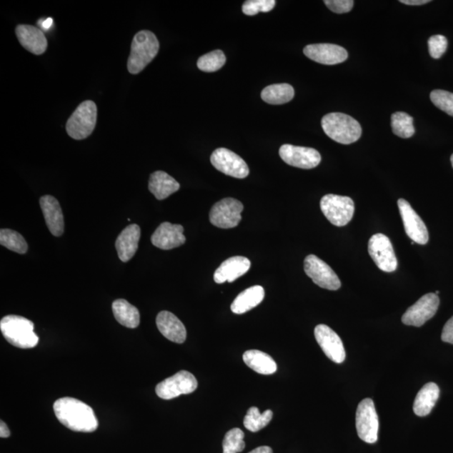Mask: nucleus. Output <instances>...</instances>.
Returning <instances> with one entry per match:
<instances>
[{"label":"nucleus","mask_w":453,"mask_h":453,"mask_svg":"<svg viewBox=\"0 0 453 453\" xmlns=\"http://www.w3.org/2000/svg\"><path fill=\"white\" fill-rule=\"evenodd\" d=\"M368 249L370 257L382 272L392 273L397 271V259L393 245L387 235H373L369 241Z\"/></svg>","instance_id":"10"},{"label":"nucleus","mask_w":453,"mask_h":453,"mask_svg":"<svg viewBox=\"0 0 453 453\" xmlns=\"http://www.w3.org/2000/svg\"><path fill=\"white\" fill-rule=\"evenodd\" d=\"M398 206L408 237L418 244H427L429 240L428 230L420 216L404 199L398 200Z\"/></svg>","instance_id":"14"},{"label":"nucleus","mask_w":453,"mask_h":453,"mask_svg":"<svg viewBox=\"0 0 453 453\" xmlns=\"http://www.w3.org/2000/svg\"><path fill=\"white\" fill-rule=\"evenodd\" d=\"M184 229L180 224H172L165 221L158 226L151 236L154 247L169 250L181 247L186 242Z\"/></svg>","instance_id":"18"},{"label":"nucleus","mask_w":453,"mask_h":453,"mask_svg":"<svg viewBox=\"0 0 453 453\" xmlns=\"http://www.w3.org/2000/svg\"><path fill=\"white\" fill-rule=\"evenodd\" d=\"M245 364L260 374H272L277 372V365L269 354L259 350H249L243 355Z\"/></svg>","instance_id":"27"},{"label":"nucleus","mask_w":453,"mask_h":453,"mask_svg":"<svg viewBox=\"0 0 453 453\" xmlns=\"http://www.w3.org/2000/svg\"><path fill=\"white\" fill-rule=\"evenodd\" d=\"M9 436H11V432H9V427L6 423L1 421V423H0V437L6 438Z\"/></svg>","instance_id":"41"},{"label":"nucleus","mask_w":453,"mask_h":453,"mask_svg":"<svg viewBox=\"0 0 453 453\" xmlns=\"http://www.w3.org/2000/svg\"><path fill=\"white\" fill-rule=\"evenodd\" d=\"M40 205L50 232L60 237L64 232V218L59 201L54 196L46 195L41 197Z\"/></svg>","instance_id":"19"},{"label":"nucleus","mask_w":453,"mask_h":453,"mask_svg":"<svg viewBox=\"0 0 453 453\" xmlns=\"http://www.w3.org/2000/svg\"><path fill=\"white\" fill-rule=\"evenodd\" d=\"M322 127L332 141L343 144L358 141L362 136V128L357 120L348 114L331 113L322 119Z\"/></svg>","instance_id":"4"},{"label":"nucleus","mask_w":453,"mask_h":453,"mask_svg":"<svg viewBox=\"0 0 453 453\" xmlns=\"http://www.w3.org/2000/svg\"><path fill=\"white\" fill-rule=\"evenodd\" d=\"M179 189V183L165 171H157L149 177V190L158 200L166 199Z\"/></svg>","instance_id":"24"},{"label":"nucleus","mask_w":453,"mask_h":453,"mask_svg":"<svg viewBox=\"0 0 453 453\" xmlns=\"http://www.w3.org/2000/svg\"><path fill=\"white\" fill-rule=\"evenodd\" d=\"M264 298V290L262 287L254 286L247 289L241 292L235 298L231 311L235 314H244V313L252 310L262 302Z\"/></svg>","instance_id":"26"},{"label":"nucleus","mask_w":453,"mask_h":453,"mask_svg":"<svg viewBox=\"0 0 453 453\" xmlns=\"http://www.w3.org/2000/svg\"><path fill=\"white\" fill-rule=\"evenodd\" d=\"M244 210L242 202L237 199H224L215 204L210 211L211 224L220 229H233L237 226Z\"/></svg>","instance_id":"8"},{"label":"nucleus","mask_w":453,"mask_h":453,"mask_svg":"<svg viewBox=\"0 0 453 453\" xmlns=\"http://www.w3.org/2000/svg\"><path fill=\"white\" fill-rule=\"evenodd\" d=\"M430 98L438 109L453 117V94L445 90H433Z\"/></svg>","instance_id":"35"},{"label":"nucleus","mask_w":453,"mask_h":453,"mask_svg":"<svg viewBox=\"0 0 453 453\" xmlns=\"http://www.w3.org/2000/svg\"><path fill=\"white\" fill-rule=\"evenodd\" d=\"M451 162H452V167H453V154H452V155L451 156Z\"/></svg>","instance_id":"44"},{"label":"nucleus","mask_w":453,"mask_h":453,"mask_svg":"<svg viewBox=\"0 0 453 453\" xmlns=\"http://www.w3.org/2000/svg\"><path fill=\"white\" fill-rule=\"evenodd\" d=\"M279 156L288 165L301 169H312L319 165L322 157L315 149L283 144Z\"/></svg>","instance_id":"15"},{"label":"nucleus","mask_w":453,"mask_h":453,"mask_svg":"<svg viewBox=\"0 0 453 453\" xmlns=\"http://www.w3.org/2000/svg\"><path fill=\"white\" fill-rule=\"evenodd\" d=\"M16 34L21 46L35 55H41L47 49V40L44 33L36 26L19 25Z\"/></svg>","instance_id":"20"},{"label":"nucleus","mask_w":453,"mask_h":453,"mask_svg":"<svg viewBox=\"0 0 453 453\" xmlns=\"http://www.w3.org/2000/svg\"><path fill=\"white\" fill-rule=\"evenodd\" d=\"M307 277L318 287L327 290L337 291L341 287V282L337 274L324 260L314 254L308 255L304 262Z\"/></svg>","instance_id":"11"},{"label":"nucleus","mask_w":453,"mask_h":453,"mask_svg":"<svg viewBox=\"0 0 453 453\" xmlns=\"http://www.w3.org/2000/svg\"><path fill=\"white\" fill-rule=\"evenodd\" d=\"M272 418L273 412L271 409L262 414L257 407H252L244 417V425L249 431L257 432L268 426Z\"/></svg>","instance_id":"30"},{"label":"nucleus","mask_w":453,"mask_h":453,"mask_svg":"<svg viewBox=\"0 0 453 453\" xmlns=\"http://www.w3.org/2000/svg\"><path fill=\"white\" fill-rule=\"evenodd\" d=\"M308 59L324 65H337L348 59V51L334 44H312L304 48Z\"/></svg>","instance_id":"17"},{"label":"nucleus","mask_w":453,"mask_h":453,"mask_svg":"<svg viewBox=\"0 0 453 453\" xmlns=\"http://www.w3.org/2000/svg\"><path fill=\"white\" fill-rule=\"evenodd\" d=\"M249 453H273V450L269 447L264 446L255 448V449Z\"/></svg>","instance_id":"42"},{"label":"nucleus","mask_w":453,"mask_h":453,"mask_svg":"<svg viewBox=\"0 0 453 453\" xmlns=\"http://www.w3.org/2000/svg\"><path fill=\"white\" fill-rule=\"evenodd\" d=\"M442 340L445 343L453 344V317L447 322L443 327Z\"/></svg>","instance_id":"39"},{"label":"nucleus","mask_w":453,"mask_h":453,"mask_svg":"<svg viewBox=\"0 0 453 453\" xmlns=\"http://www.w3.org/2000/svg\"><path fill=\"white\" fill-rule=\"evenodd\" d=\"M0 244L11 252L24 254L27 252L28 244L23 236L16 231L3 229L0 231Z\"/></svg>","instance_id":"31"},{"label":"nucleus","mask_w":453,"mask_h":453,"mask_svg":"<svg viewBox=\"0 0 453 453\" xmlns=\"http://www.w3.org/2000/svg\"><path fill=\"white\" fill-rule=\"evenodd\" d=\"M0 330L8 342L20 349H32L38 344L39 337L34 332V324L26 317L8 315L0 322Z\"/></svg>","instance_id":"2"},{"label":"nucleus","mask_w":453,"mask_h":453,"mask_svg":"<svg viewBox=\"0 0 453 453\" xmlns=\"http://www.w3.org/2000/svg\"><path fill=\"white\" fill-rule=\"evenodd\" d=\"M160 43L155 34L141 31L134 36L131 51L128 60V70L131 74H138L151 64L158 54Z\"/></svg>","instance_id":"3"},{"label":"nucleus","mask_w":453,"mask_h":453,"mask_svg":"<svg viewBox=\"0 0 453 453\" xmlns=\"http://www.w3.org/2000/svg\"><path fill=\"white\" fill-rule=\"evenodd\" d=\"M440 395V389L435 383H428L418 392L414 399L413 411L418 417H427L436 406Z\"/></svg>","instance_id":"25"},{"label":"nucleus","mask_w":453,"mask_h":453,"mask_svg":"<svg viewBox=\"0 0 453 453\" xmlns=\"http://www.w3.org/2000/svg\"><path fill=\"white\" fill-rule=\"evenodd\" d=\"M324 3L332 12L336 14L350 12L354 4L353 0H325Z\"/></svg>","instance_id":"38"},{"label":"nucleus","mask_w":453,"mask_h":453,"mask_svg":"<svg viewBox=\"0 0 453 453\" xmlns=\"http://www.w3.org/2000/svg\"><path fill=\"white\" fill-rule=\"evenodd\" d=\"M356 428L361 440L369 444L377 442L379 417L372 399H364L359 404L356 412Z\"/></svg>","instance_id":"7"},{"label":"nucleus","mask_w":453,"mask_h":453,"mask_svg":"<svg viewBox=\"0 0 453 453\" xmlns=\"http://www.w3.org/2000/svg\"><path fill=\"white\" fill-rule=\"evenodd\" d=\"M53 409L57 420L71 431L93 432L99 427L94 409L79 399L61 398L53 404Z\"/></svg>","instance_id":"1"},{"label":"nucleus","mask_w":453,"mask_h":453,"mask_svg":"<svg viewBox=\"0 0 453 453\" xmlns=\"http://www.w3.org/2000/svg\"><path fill=\"white\" fill-rule=\"evenodd\" d=\"M197 385L199 384L194 374L188 371L181 370L158 384L156 392L158 397L163 399H171L181 394L194 392Z\"/></svg>","instance_id":"9"},{"label":"nucleus","mask_w":453,"mask_h":453,"mask_svg":"<svg viewBox=\"0 0 453 453\" xmlns=\"http://www.w3.org/2000/svg\"><path fill=\"white\" fill-rule=\"evenodd\" d=\"M439 304L440 299L435 293L427 294L408 308L402 317L403 324L407 326L422 327L435 316Z\"/></svg>","instance_id":"13"},{"label":"nucleus","mask_w":453,"mask_h":453,"mask_svg":"<svg viewBox=\"0 0 453 453\" xmlns=\"http://www.w3.org/2000/svg\"><path fill=\"white\" fill-rule=\"evenodd\" d=\"M392 127L393 133L399 137L408 139L414 136L413 118L407 113L397 112L393 114Z\"/></svg>","instance_id":"32"},{"label":"nucleus","mask_w":453,"mask_h":453,"mask_svg":"<svg viewBox=\"0 0 453 453\" xmlns=\"http://www.w3.org/2000/svg\"><path fill=\"white\" fill-rule=\"evenodd\" d=\"M447 40L441 35L433 36L428 41L429 53L434 59H439L447 48Z\"/></svg>","instance_id":"37"},{"label":"nucleus","mask_w":453,"mask_h":453,"mask_svg":"<svg viewBox=\"0 0 453 453\" xmlns=\"http://www.w3.org/2000/svg\"><path fill=\"white\" fill-rule=\"evenodd\" d=\"M98 109L91 100L84 101L67 120L66 129L69 136L74 139H84L93 134L97 124Z\"/></svg>","instance_id":"5"},{"label":"nucleus","mask_w":453,"mask_h":453,"mask_svg":"<svg viewBox=\"0 0 453 453\" xmlns=\"http://www.w3.org/2000/svg\"><path fill=\"white\" fill-rule=\"evenodd\" d=\"M141 228L137 224L129 225L119 235L115 243L120 260L128 262L136 254L141 239Z\"/></svg>","instance_id":"23"},{"label":"nucleus","mask_w":453,"mask_h":453,"mask_svg":"<svg viewBox=\"0 0 453 453\" xmlns=\"http://www.w3.org/2000/svg\"><path fill=\"white\" fill-rule=\"evenodd\" d=\"M156 325L161 334L173 343L183 344L186 341V327L173 313L166 311L159 313Z\"/></svg>","instance_id":"21"},{"label":"nucleus","mask_w":453,"mask_h":453,"mask_svg":"<svg viewBox=\"0 0 453 453\" xmlns=\"http://www.w3.org/2000/svg\"><path fill=\"white\" fill-rule=\"evenodd\" d=\"M225 62L224 53L221 50H215L199 57L197 67L202 71L214 72L221 69Z\"/></svg>","instance_id":"33"},{"label":"nucleus","mask_w":453,"mask_h":453,"mask_svg":"<svg viewBox=\"0 0 453 453\" xmlns=\"http://www.w3.org/2000/svg\"><path fill=\"white\" fill-rule=\"evenodd\" d=\"M252 267L249 259L243 257H234L226 259L214 273V282L223 284L233 282L244 276Z\"/></svg>","instance_id":"22"},{"label":"nucleus","mask_w":453,"mask_h":453,"mask_svg":"<svg viewBox=\"0 0 453 453\" xmlns=\"http://www.w3.org/2000/svg\"><path fill=\"white\" fill-rule=\"evenodd\" d=\"M51 23H52V20L51 19H46V21H44V22H43L42 24V27L46 29V30H48V29L50 28V26H51Z\"/></svg>","instance_id":"43"},{"label":"nucleus","mask_w":453,"mask_h":453,"mask_svg":"<svg viewBox=\"0 0 453 453\" xmlns=\"http://www.w3.org/2000/svg\"><path fill=\"white\" fill-rule=\"evenodd\" d=\"M274 0H248L242 6L244 14L249 16H257L259 12H269L276 6Z\"/></svg>","instance_id":"36"},{"label":"nucleus","mask_w":453,"mask_h":453,"mask_svg":"<svg viewBox=\"0 0 453 453\" xmlns=\"http://www.w3.org/2000/svg\"><path fill=\"white\" fill-rule=\"evenodd\" d=\"M399 2L407 4V6H422V4H426L431 1L430 0H401Z\"/></svg>","instance_id":"40"},{"label":"nucleus","mask_w":453,"mask_h":453,"mask_svg":"<svg viewBox=\"0 0 453 453\" xmlns=\"http://www.w3.org/2000/svg\"><path fill=\"white\" fill-rule=\"evenodd\" d=\"M211 163L224 174L244 179L249 174V166L242 158L226 148L215 149L211 156Z\"/></svg>","instance_id":"12"},{"label":"nucleus","mask_w":453,"mask_h":453,"mask_svg":"<svg viewBox=\"0 0 453 453\" xmlns=\"http://www.w3.org/2000/svg\"><path fill=\"white\" fill-rule=\"evenodd\" d=\"M295 96L293 86L287 84H273L264 89L262 99L264 102L274 104H284L290 102Z\"/></svg>","instance_id":"29"},{"label":"nucleus","mask_w":453,"mask_h":453,"mask_svg":"<svg viewBox=\"0 0 453 453\" xmlns=\"http://www.w3.org/2000/svg\"><path fill=\"white\" fill-rule=\"evenodd\" d=\"M321 210L332 224L344 226L353 219L354 202L349 196L327 194L320 202Z\"/></svg>","instance_id":"6"},{"label":"nucleus","mask_w":453,"mask_h":453,"mask_svg":"<svg viewBox=\"0 0 453 453\" xmlns=\"http://www.w3.org/2000/svg\"><path fill=\"white\" fill-rule=\"evenodd\" d=\"M115 319L128 329H136L141 317L137 308L124 299L114 301L112 305Z\"/></svg>","instance_id":"28"},{"label":"nucleus","mask_w":453,"mask_h":453,"mask_svg":"<svg viewBox=\"0 0 453 453\" xmlns=\"http://www.w3.org/2000/svg\"><path fill=\"white\" fill-rule=\"evenodd\" d=\"M317 344L324 354L336 364H342L346 359V352L343 342L336 332L324 324L317 325L314 330Z\"/></svg>","instance_id":"16"},{"label":"nucleus","mask_w":453,"mask_h":453,"mask_svg":"<svg viewBox=\"0 0 453 453\" xmlns=\"http://www.w3.org/2000/svg\"><path fill=\"white\" fill-rule=\"evenodd\" d=\"M244 433L239 428L231 429L223 441L224 453H239L245 447Z\"/></svg>","instance_id":"34"}]
</instances>
